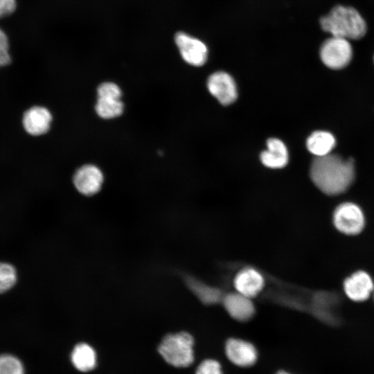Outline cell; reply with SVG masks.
Returning <instances> with one entry per match:
<instances>
[{"mask_svg":"<svg viewBox=\"0 0 374 374\" xmlns=\"http://www.w3.org/2000/svg\"><path fill=\"white\" fill-rule=\"evenodd\" d=\"M104 176L101 170L95 165L85 164L75 172L73 182L76 190L82 195L91 196L101 189Z\"/></svg>","mask_w":374,"mask_h":374,"instance_id":"obj_9","label":"cell"},{"mask_svg":"<svg viewBox=\"0 0 374 374\" xmlns=\"http://www.w3.org/2000/svg\"><path fill=\"white\" fill-rule=\"evenodd\" d=\"M222 301L226 312L237 321H247L254 314L255 308L251 299L236 292L225 295Z\"/></svg>","mask_w":374,"mask_h":374,"instance_id":"obj_13","label":"cell"},{"mask_svg":"<svg viewBox=\"0 0 374 374\" xmlns=\"http://www.w3.org/2000/svg\"><path fill=\"white\" fill-rule=\"evenodd\" d=\"M16 0H0V18L8 17L16 10Z\"/></svg>","mask_w":374,"mask_h":374,"instance_id":"obj_24","label":"cell"},{"mask_svg":"<svg viewBox=\"0 0 374 374\" xmlns=\"http://www.w3.org/2000/svg\"><path fill=\"white\" fill-rule=\"evenodd\" d=\"M2 31H3V30L0 28V35H1V33H2Z\"/></svg>","mask_w":374,"mask_h":374,"instance_id":"obj_26","label":"cell"},{"mask_svg":"<svg viewBox=\"0 0 374 374\" xmlns=\"http://www.w3.org/2000/svg\"><path fill=\"white\" fill-rule=\"evenodd\" d=\"M373 298H374V291H373Z\"/></svg>","mask_w":374,"mask_h":374,"instance_id":"obj_27","label":"cell"},{"mask_svg":"<svg viewBox=\"0 0 374 374\" xmlns=\"http://www.w3.org/2000/svg\"><path fill=\"white\" fill-rule=\"evenodd\" d=\"M353 57L352 46L348 39L332 36L320 48V57L328 68L338 70L346 67Z\"/></svg>","mask_w":374,"mask_h":374,"instance_id":"obj_5","label":"cell"},{"mask_svg":"<svg viewBox=\"0 0 374 374\" xmlns=\"http://www.w3.org/2000/svg\"><path fill=\"white\" fill-rule=\"evenodd\" d=\"M310 177L323 193L337 195L344 193L355 178L352 159H344L336 154L315 157L310 167Z\"/></svg>","mask_w":374,"mask_h":374,"instance_id":"obj_1","label":"cell"},{"mask_svg":"<svg viewBox=\"0 0 374 374\" xmlns=\"http://www.w3.org/2000/svg\"><path fill=\"white\" fill-rule=\"evenodd\" d=\"M25 367L21 360L15 355H0V374H25Z\"/></svg>","mask_w":374,"mask_h":374,"instance_id":"obj_19","label":"cell"},{"mask_svg":"<svg viewBox=\"0 0 374 374\" xmlns=\"http://www.w3.org/2000/svg\"><path fill=\"white\" fill-rule=\"evenodd\" d=\"M52 119V114L47 108L33 106L25 112L22 124L28 134L37 136L43 135L49 130Z\"/></svg>","mask_w":374,"mask_h":374,"instance_id":"obj_12","label":"cell"},{"mask_svg":"<svg viewBox=\"0 0 374 374\" xmlns=\"http://www.w3.org/2000/svg\"><path fill=\"white\" fill-rule=\"evenodd\" d=\"M267 150L263 151L260 156L262 164L274 169L285 167L289 156L284 143L278 139L271 138L267 140Z\"/></svg>","mask_w":374,"mask_h":374,"instance_id":"obj_14","label":"cell"},{"mask_svg":"<svg viewBox=\"0 0 374 374\" xmlns=\"http://www.w3.org/2000/svg\"><path fill=\"white\" fill-rule=\"evenodd\" d=\"M188 284L193 292L205 303L213 304L222 300L221 292L217 288L192 279Z\"/></svg>","mask_w":374,"mask_h":374,"instance_id":"obj_18","label":"cell"},{"mask_svg":"<svg viewBox=\"0 0 374 374\" xmlns=\"http://www.w3.org/2000/svg\"><path fill=\"white\" fill-rule=\"evenodd\" d=\"M11 60L8 38L6 34L2 31L0 35V69L8 66Z\"/></svg>","mask_w":374,"mask_h":374,"instance_id":"obj_23","label":"cell"},{"mask_svg":"<svg viewBox=\"0 0 374 374\" xmlns=\"http://www.w3.org/2000/svg\"><path fill=\"white\" fill-rule=\"evenodd\" d=\"M264 285L263 275L251 267L240 269L233 279L236 292L250 299L256 296L262 290Z\"/></svg>","mask_w":374,"mask_h":374,"instance_id":"obj_11","label":"cell"},{"mask_svg":"<svg viewBox=\"0 0 374 374\" xmlns=\"http://www.w3.org/2000/svg\"><path fill=\"white\" fill-rule=\"evenodd\" d=\"M195 340L187 332L168 334L161 341L158 351L170 365L177 368H187L195 361Z\"/></svg>","mask_w":374,"mask_h":374,"instance_id":"obj_3","label":"cell"},{"mask_svg":"<svg viewBox=\"0 0 374 374\" xmlns=\"http://www.w3.org/2000/svg\"><path fill=\"white\" fill-rule=\"evenodd\" d=\"M122 91L120 87L112 82L101 83L97 88V97L121 98Z\"/></svg>","mask_w":374,"mask_h":374,"instance_id":"obj_22","label":"cell"},{"mask_svg":"<svg viewBox=\"0 0 374 374\" xmlns=\"http://www.w3.org/2000/svg\"><path fill=\"white\" fill-rule=\"evenodd\" d=\"M336 145V139L332 134L324 130L312 132L307 139L308 151L316 157L330 154Z\"/></svg>","mask_w":374,"mask_h":374,"instance_id":"obj_15","label":"cell"},{"mask_svg":"<svg viewBox=\"0 0 374 374\" xmlns=\"http://www.w3.org/2000/svg\"><path fill=\"white\" fill-rule=\"evenodd\" d=\"M275 374H292V373L285 370H279Z\"/></svg>","mask_w":374,"mask_h":374,"instance_id":"obj_25","label":"cell"},{"mask_svg":"<svg viewBox=\"0 0 374 374\" xmlns=\"http://www.w3.org/2000/svg\"><path fill=\"white\" fill-rule=\"evenodd\" d=\"M343 289L350 300L364 302L373 294L374 283L368 273L364 270H358L345 278Z\"/></svg>","mask_w":374,"mask_h":374,"instance_id":"obj_8","label":"cell"},{"mask_svg":"<svg viewBox=\"0 0 374 374\" xmlns=\"http://www.w3.org/2000/svg\"><path fill=\"white\" fill-rule=\"evenodd\" d=\"M175 41L185 62L195 66L206 62L208 49L202 41L183 32L175 35Z\"/></svg>","mask_w":374,"mask_h":374,"instance_id":"obj_7","label":"cell"},{"mask_svg":"<svg viewBox=\"0 0 374 374\" xmlns=\"http://www.w3.org/2000/svg\"><path fill=\"white\" fill-rule=\"evenodd\" d=\"M97 115L105 120L116 118L124 111V104L121 98L109 97H97L95 105Z\"/></svg>","mask_w":374,"mask_h":374,"instance_id":"obj_17","label":"cell"},{"mask_svg":"<svg viewBox=\"0 0 374 374\" xmlns=\"http://www.w3.org/2000/svg\"><path fill=\"white\" fill-rule=\"evenodd\" d=\"M17 280L15 267L8 262H0V294H4L12 289Z\"/></svg>","mask_w":374,"mask_h":374,"instance_id":"obj_20","label":"cell"},{"mask_svg":"<svg viewBox=\"0 0 374 374\" xmlns=\"http://www.w3.org/2000/svg\"><path fill=\"white\" fill-rule=\"evenodd\" d=\"M207 87L210 93L224 105L231 104L237 98L235 82L226 72L217 71L211 75Z\"/></svg>","mask_w":374,"mask_h":374,"instance_id":"obj_10","label":"cell"},{"mask_svg":"<svg viewBox=\"0 0 374 374\" xmlns=\"http://www.w3.org/2000/svg\"><path fill=\"white\" fill-rule=\"evenodd\" d=\"M195 374H224V373L219 361L213 358H206L198 364Z\"/></svg>","mask_w":374,"mask_h":374,"instance_id":"obj_21","label":"cell"},{"mask_svg":"<svg viewBox=\"0 0 374 374\" xmlns=\"http://www.w3.org/2000/svg\"><path fill=\"white\" fill-rule=\"evenodd\" d=\"M224 353L227 359L240 368L251 367L258 359V352L255 345L240 338H229L225 343Z\"/></svg>","mask_w":374,"mask_h":374,"instance_id":"obj_6","label":"cell"},{"mask_svg":"<svg viewBox=\"0 0 374 374\" xmlns=\"http://www.w3.org/2000/svg\"><path fill=\"white\" fill-rule=\"evenodd\" d=\"M71 360L77 370L88 372L96 367L97 357L96 351L89 344L79 343L72 350Z\"/></svg>","mask_w":374,"mask_h":374,"instance_id":"obj_16","label":"cell"},{"mask_svg":"<svg viewBox=\"0 0 374 374\" xmlns=\"http://www.w3.org/2000/svg\"><path fill=\"white\" fill-rule=\"evenodd\" d=\"M322 29L332 36L346 39H359L367 30L365 20L355 8L350 6H336L330 12L321 18Z\"/></svg>","mask_w":374,"mask_h":374,"instance_id":"obj_2","label":"cell"},{"mask_svg":"<svg viewBox=\"0 0 374 374\" xmlns=\"http://www.w3.org/2000/svg\"><path fill=\"white\" fill-rule=\"evenodd\" d=\"M332 222L340 233L346 235H357L365 226V217L362 208L353 202L338 205L332 214Z\"/></svg>","mask_w":374,"mask_h":374,"instance_id":"obj_4","label":"cell"}]
</instances>
